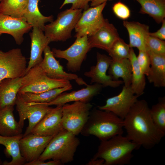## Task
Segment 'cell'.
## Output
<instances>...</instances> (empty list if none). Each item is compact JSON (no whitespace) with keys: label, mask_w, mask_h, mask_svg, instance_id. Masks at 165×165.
Segmentation results:
<instances>
[{"label":"cell","mask_w":165,"mask_h":165,"mask_svg":"<svg viewBox=\"0 0 165 165\" xmlns=\"http://www.w3.org/2000/svg\"><path fill=\"white\" fill-rule=\"evenodd\" d=\"M150 110L145 100H138L123 119L126 137L136 144L138 149L141 146L146 149L152 148L165 135L154 123Z\"/></svg>","instance_id":"cell-1"},{"label":"cell","mask_w":165,"mask_h":165,"mask_svg":"<svg viewBox=\"0 0 165 165\" xmlns=\"http://www.w3.org/2000/svg\"><path fill=\"white\" fill-rule=\"evenodd\" d=\"M123 120L110 111L94 108L81 132L85 136L94 135L101 141L123 133Z\"/></svg>","instance_id":"cell-2"},{"label":"cell","mask_w":165,"mask_h":165,"mask_svg":"<svg viewBox=\"0 0 165 165\" xmlns=\"http://www.w3.org/2000/svg\"><path fill=\"white\" fill-rule=\"evenodd\" d=\"M138 149L137 145L122 134L101 141L97 152L92 160H104V165H124L130 164L133 157V151Z\"/></svg>","instance_id":"cell-3"},{"label":"cell","mask_w":165,"mask_h":165,"mask_svg":"<svg viewBox=\"0 0 165 165\" xmlns=\"http://www.w3.org/2000/svg\"><path fill=\"white\" fill-rule=\"evenodd\" d=\"M76 136L64 129L53 136L38 160H59L62 164L72 161L80 144Z\"/></svg>","instance_id":"cell-4"},{"label":"cell","mask_w":165,"mask_h":165,"mask_svg":"<svg viewBox=\"0 0 165 165\" xmlns=\"http://www.w3.org/2000/svg\"><path fill=\"white\" fill-rule=\"evenodd\" d=\"M82 10L71 8L61 12L56 20L45 25V35L51 42L66 41L71 37L72 31L80 18Z\"/></svg>","instance_id":"cell-5"},{"label":"cell","mask_w":165,"mask_h":165,"mask_svg":"<svg viewBox=\"0 0 165 165\" xmlns=\"http://www.w3.org/2000/svg\"><path fill=\"white\" fill-rule=\"evenodd\" d=\"M71 85L69 80L49 78L37 64L22 77V85L18 93L20 94L25 92L40 93Z\"/></svg>","instance_id":"cell-6"},{"label":"cell","mask_w":165,"mask_h":165,"mask_svg":"<svg viewBox=\"0 0 165 165\" xmlns=\"http://www.w3.org/2000/svg\"><path fill=\"white\" fill-rule=\"evenodd\" d=\"M93 105L89 102L75 101L62 106L63 129L76 136L81 133L89 118Z\"/></svg>","instance_id":"cell-7"},{"label":"cell","mask_w":165,"mask_h":165,"mask_svg":"<svg viewBox=\"0 0 165 165\" xmlns=\"http://www.w3.org/2000/svg\"><path fill=\"white\" fill-rule=\"evenodd\" d=\"M27 64L26 58L21 49L13 48L7 52L0 50V81L6 79L23 77Z\"/></svg>","instance_id":"cell-8"},{"label":"cell","mask_w":165,"mask_h":165,"mask_svg":"<svg viewBox=\"0 0 165 165\" xmlns=\"http://www.w3.org/2000/svg\"><path fill=\"white\" fill-rule=\"evenodd\" d=\"M91 49L88 36H84L76 38L74 43L65 50L53 48L51 51L55 57L67 61L66 67L68 71L76 72L80 70L86 54Z\"/></svg>","instance_id":"cell-9"},{"label":"cell","mask_w":165,"mask_h":165,"mask_svg":"<svg viewBox=\"0 0 165 165\" xmlns=\"http://www.w3.org/2000/svg\"><path fill=\"white\" fill-rule=\"evenodd\" d=\"M19 117L18 123L23 128L24 121L28 119L29 124L23 136L28 135L35 125L52 108L35 102L27 103L24 100L20 94L18 93L16 104Z\"/></svg>","instance_id":"cell-10"},{"label":"cell","mask_w":165,"mask_h":165,"mask_svg":"<svg viewBox=\"0 0 165 165\" xmlns=\"http://www.w3.org/2000/svg\"><path fill=\"white\" fill-rule=\"evenodd\" d=\"M106 3L105 2L84 10L74 28L76 38L90 36L102 26L105 20L102 12Z\"/></svg>","instance_id":"cell-11"},{"label":"cell","mask_w":165,"mask_h":165,"mask_svg":"<svg viewBox=\"0 0 165 165\" xmlns=\"http://www.w3.org/2000/svg\"><path fill=\"white\" fill-rule=\"evenodd\" d=\"M139 97L134 94L130 86H124L119 94L108 98L105 105L97 108L111 112L123 120Z\"/></svg>","instance_id":"cell-12"},{"label":"cell","mask_w":165,"mask_h":165,"mask_svg":"<svg viewBox=\"0 0 165 165\" xmlns=\"http://www.w3.org/2000/svg\"><path fill=\"white\" fill-rule=\"evenodd\" d=\"M97 63L91 66L90 70L84 73V75L91 79V83L101 84L103 87L109 86L112 88L119 87L123 83V81L113 80L107 74L112 59L110 56L97 53Z\"/></svg>","instance_id":"cell-13"},{"label":"cell","mask_w":165,"mask_h":165,"mask_svg":"<svg viewBox=\"0 0 165 165\" xmlns=\"http://www.w3.org/2000/svg\"><path fill=\"white\" fill-rule=\"evenodd\" d=\"M54 136H42L31 133L23 136L20 141V149L26 163L38 160Z\"/></svg>","instance_id":"cell-14"},{"label":"cell","mask_w":165,"mask_h":165,"mask_svg":"<svg viewBox=\"0 0 165 165\" xmlns=\"http://www.w3.org/2000/svg\"><path fill=\"white\" fill-rule=\"evenodd\" d=\"M62 106L52 108L35 125L30 133L42 136H54L63 130L62 123Z\"/></svg>","instance_id":"cell-15"},{"label":"cell","mask_w":165,"mask_h":165,"mask_svg":"<svg viewBox=\"0 0 165 165\" xmlns=\"http://www.w3.org/2000/svg\"><path fill=\"white\" fill-rule=\"evenodd\" d=\"M86 87L70 93L64 92L51 101L46 103H39L46 106L63 105L71 102L79 101L88 102L95 96L100 93L103 87L97 83L85 85Z\"/></svg>","instance_id":"cell-16"},{"label":"cell","mask_w":165,"mask_h":165,"mask_svg":"<svg viewBox=\"0 0 165 165\" xmlns=\"http://www.w3.org/2000/svg\"><path fill=\"white\" fill-rule=\"evenodd\" d=\"M32 28L23 18L15 17L0 13V35L3 34L10 35L18 45L22 44L24 35Z\"/></svg>","instance_id":"cell-17"},{"label":"cell","mask_w":165,"mask_h":165,"mask_svg":"<svg viewBox=\"0 0 165 165\" xmlns=\"http://www.w3.org/2000/svg\"><path fill=\"white\" fill-rule=\"evenodd\" d=\"M44 58L38 64L49 78L54 79L75 80L77 82L81 79L75 74L68 73L53 55L50 47L47 46L43 50Z\"/></svg>","instance_id":"cell-18"},{"label":"cell","mask_w":165,"mask_h":165,"mask_svg":"<svg viewBox=\"0 0 165 165\" xmlns=\"http://www.w3.org/2000/svg\"><path fill=\"white\" fill-rule=\"evenodd\" d=\"M90 48L95 47L108 51L115 42L119 38L117 29L105 19L102 26L94 34L88 36Z\"/></svg>","instance_id":"cell-19"},{"label":"cell","mask_w":165,"mask_h":165,"mask_svg":"<svg viewBox=\"0 0 165 165\" xmlns=\"http://www.w3.org/2000/svg\"><path fill=\"white\" fill-rule=\"evenodd\" d=\"M29 35L31 39L30 60L25 74L32 68L39 64L43 60L42 54L45 48L51 42L41 29L33 27Z\"/></svg>","instance_id":"cell-20"},{"label":"cell","mask_w":165,"mask_h":165,"mask_svg":"<svg viewBox=\"0 0 165 165\" xmlns=\"http://www.w3.org/2000/svg\"><path fill=\"white\" fill-rule=\"evenodd\" d=\"M123 25L128 33L130 47L146 50L145 44L149 35V26L138 22L127 21H123Z\"/></svg>","instance_id":"cell-21"},{"label":"cell","mask_w":165,"mask_h":165,"mask_svg":"<svg viewBox=\"0 0 165 165\" xmlns=\"http://www.w3.org/2000/svg\"><path fill=\"white\" fill-rule=\"evenodd\" d=\"M147 51L151 61L150 68L147 76L148 80L155 87H165V55Z\"/></svg>","instance_id":"cell-22"},{"label":"cell","mask_w":165,"mask_h":165,"mask_svg":"<svg viewBox=\"0 0 165 165\" xmlns=\"http://www.w3.org/2000/svg\"><path fill=\"white\" fill-rule=\"evenodd\" d=\"M22 83V77L7 78L0 81V108L14 106Z\"/></svg>","instance_id":"cell-23"},{"label":"cell","mask_w":165,"mask_h":165,"mask_svg":"<svg viewBox=\"0 0 165 165\" xmlns=\"http://www.w3.org/2000/svg\"><path fill=\"white\" fill-rule=\"evenodd\" d=\"M13 105L0 108V135L13 136L22 134L23 128L15 120Z\"/></svg>","instance_id":"cell-24"},{"label":"cell","mask_w":165,"mask_h":165,"mask_svg":"<svg viewBox=\"0 0 165 165\" xmlns=\"http://www.w3.org/2000/svg\"><path fill=\"white\" fill-rule=\"evenodd\" d=\"M23 134L13 136H6L0 135V144L4 145L8 154L12 157L10 162L5 161L3 165H24L26 162L21 155L20 149V141Z\"/></svg>","instance_id":"cell-25"},{"label":"cell","mask_w":165,"mask_h":165,"mask_svg":"<svg viewBox=\"0 0 165 165\" xmlns=\"http://www.w3.org/2000/svg\"><path fill=\"white\" fill-rule=\"evenodd\" d=\"M40 1V0H28L23 18L33 27L37 28L44 31L45 24L52 21L53 16L52 15L45 16L42 14L38 7V3Z\"/></svg>","instance_id":"cell-26"},{"label":"cell","mask_w":165,"mask_h":165,"mask_svg":"<svg viewBox=\"0 0 165 165\" xmlns=\"http://www.w3.org/2000/svg\"><path fill=\"white\" fill-rule=\"evenodd\" d=\"M109 75L115 80L119 78L123 79L124 86H130L131 82L132 68L128 59L112 60L108 69Z\"/></svg>","instance_id":"cell-27"},{"label":"cell","mask_w":165,"mask_h":165,"mask_svg":"<svg viewBox=\"0 0 165 165\" xmlns=\"http://www.w3.org/2000/svg\"><path fill=\"white\" fill-rule=\"evenodd\" d=\"M128 59L132 68L131 88L134 94L139 96L144 93L146 85L145 75L143 73L138 64L137 56L131 48Z\"/></svg>","instance_id":"cell-28"},{"label":"cell","mask_w":165,"mask_h":165,"mask_svg":"<svg viewBox=\"0 0 165 165\" xmlns=\"http://www.w3.org/2000/svg\"><path fill=\"white\" fill-rule=\"evenodd\" d=\"M141 5L139 13L152 17L158 24L165 17V0H134Z\"/></svg>","instance_id":"cell-29"},{"label":"cell","mask_w":165,"mask_h":165,"mask_svg":"<svg viewBox=\"0 0 165 165\" xmlns=\"http://www.w3.org/2000/svg\"><path fill=\"white\" fill-rule=\"evenodd\" d=\"M72 89L71 85L65 87L54 88L40 93L25 92L21 94L22 98L26 103H46L56 98L61 93Z\"/></svg>","instance_id":"cell-30"},{"label":"cell","mask_w":165,"mask_h":165,"mask_svg":"<svg viewBox=\"0 0 165 165\" xmlns=\"http://www.w3.org/2000/svg\"><path fill=\"white\" fill-rule=\"evenodd\" d=\"M28 0H2L0 13L15 17L23 18Z\"/></svg>","instance_id":"cell-31"},{"label":"cell","mask_w":165,"mask_h":165,"mask_svg":"<svg viewBox=\"0 0 165 165\" xmlns=\"http://www.w3.org/2000/svg\"><path fill=\"white\" fill-rule=\"evenodd\" d=\"M152 119L157 127L165 133V97H159L150 110Z\"/></svg>","instance_id":"cell-32"},{"label":"cell","mask_w":165,"mask_h":165,"mask_svg":"<svg viewBox=\"0 0 165 165\" xmlns=\"http://www.w3.org/2000/svg\"><path fill=\"white\" fill-rule=\"evenodd\" d=\"M131 48L120 37L113 43L108 52L112 60L128 59Z\"/></svg>","instance_id":"cell-33"},{"label":"cell","mask_w":165,"mask_h":165,"mask_svg":"<svg viewBox=\"0 0 165 165\" xmlns=\"http://www.w3.org/2000/svg\"><path fill=\"white\" fill-rule=\"evenodd\" d=\"M145 45L146 50L159 54L165 55L164 40L149 35L147 38Z\"/></svg>","instance_id":"cell-34"},{"label":"cell","mask_w":165,"mask_h":165,"mask_svg":"<svg viewBox=\"0 0 165 165\" xmlns=\"http://www.w3.org/2000/svg\"><path fill=\"white\" fill-rule=\"evenodd\" d=\"M138 62L141 71L143 74L148 75L150 68L151 61L149 55L146 50H139L137 56Z\"/></svg>","instance_id":"cell-35"},{"label":"cell","mask_w":165,"mask_h":165,"mask_svg":"<svg viewBox=\"0 0 165 165\" xmlns=\"http://www.w3.org/2000/svg\"><path fill=\"white\" fill-rule=\"evenodd\" d=\"M112 10L116 16L123 20L127 19L130 16V11L128 7L120 2L114 4Z\"/></svg>","instance_id":"cell-36"},{"label":"cell","mask_w":165,"mask_h":165,"mask_svg":"<svg viewBox=\"0 0 165 165\" xmlns=\"http://www.w3.org/2000/svg\"><path fill=\"white\" fill-rule=\"evenodd\" d=\"M92 0H64L60 6L61 9L67 4H72L71 8L74 9H81L85 10L89 8V3Z\"/></svg>","instance_id":"cell-37"},{"label":"cell","mask_w":165,"mask_h":165,"mask_svg":"<svg viewBox=\"0 0 165 165\" xmlns=\"http://www.w3.org/2000/svg\"><path fill=\"white\" fill-rule=\"evenodd\" d=\"M162 25L160 28L154 32H149V35L164 40L165 39V20L164 19L162 22Z\"/></svg>","instance_id":"cell-38"},{"label":"cell","mask_w":165,"mask_h":165,"mask_svg":"<svg viewBox=\"0 0 165 165\" xmlns=\"http://www.w3.org/2000/svg\"><path fill=\"white\" fill-rule=\"evenodd\" d=\"M62 163L59 160H52L48 162L38 160L26 163L24 165H60Z\"/></svg>","instance_id":"cell-39"},{"label":"cell","mask_w":165,"mask_h":165,"mask_svg":"<svg viewBox=\"0 0 165 165\" xmlns=\"http://www.w3.org/2000/svg\"><path fill=\"white\" fill-rule=\"evenodd\" d=\"M104 160L101 159L95 160L91 159L86 165H104Z\"/></svg>","instance_id":"cell-40"},{"label":"cell","mask_w":165,"mask_h":165,"mask_svg":"<svg viewBox=\"0 0 165 165\" xmlns=\"http://www.w3.org/2000/svg\"><path fill=\"white\" fill-rule=\"evenodd\" d=\"M108 0H92L91 1L90 6L91 7L97 6L105 2H107Z\"/></svg>","instance_id":"cell-41"},{"label":"cell","mask_w":165,"mask_h":165,"mask_svg":"<svg viewBox=\"0 0 165 165\" xmlns=\"http://www.w3.org/2000/svg\"><path fill=\"white\" fill-rule=\"evenodd\" d=\"M3 162H2L1 159L0 157V165H2Z\"/></svg>","instance_id":"cell-42"},{"label":"cell","mask_w":165,"mask_h":165,"mask_svg":"<svg viewBox=\"0 0 165 165\" xmlns=\"http://www.w3.org/2000/svg\"><path fill=\"white\" fill-rule=\"evenodd\" d=\"M2 0H0V2Z\"/></svg>","instance_id":"cell-43"}]
</instances>
